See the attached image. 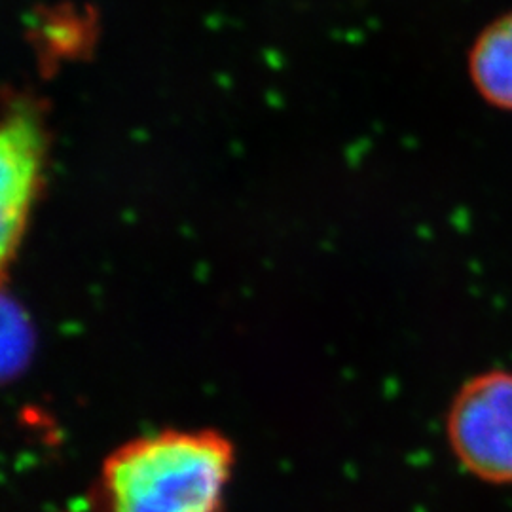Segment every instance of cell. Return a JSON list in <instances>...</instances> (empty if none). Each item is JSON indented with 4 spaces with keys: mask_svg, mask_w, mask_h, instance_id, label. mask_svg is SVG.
Here are the masks:
<instances>
[{
    "mask_svg": "<svg viewBox=\"0 0 512 512\" xmlns=\"http://www.w3.org/2000/svg\"><path fill=\"white\" fill-rule=\"evenodd\" d=\"M44 135L37 116L18 107L6 116L0 135V224L2 260L8 262L18 249L25 222L37 196Z\"/></svg>",
    "mask_w": 512,
    "mask_h": 512,
    "instance_id": "3",
    "label": "cell"
},
{
    "mask_svg": "<svg viewBox=\"0 0 512 512\" xmlns=\"http://www.w3.org/2000/svg\"><path fill=\"white\" fill-rule=\"evenodd\" d=\"M469 76L488 105L512 112V10L478 33L469 52Z\"/></svg>",
    "mask_w": 512,
    "mask_h": 512,
    "instance_id": "4",
    "label": "cell"
},
{
    "mask_svg": "<svg viewBox=\"0 0 512 512\" xmlns=\"http://www.w3.org/2000/svg\"><path fill=\"white\" fill-rule=\"evenodd\" d=\"M236 465L213 429H165L129 440L105 459L93 486L97 512H224Z\"/></svg>",
    "mask_w": 512,
    "mask_h": 512,
    "instance_id": "1",
    "label": "cell"
},
{
    "mask_svg": "<svg viewBox=\"0 0 512 512\" xmlns=\"http://www.w3.org/2000/svg\"><path fill=\"white\" fill-rule=\"evenodd\" d=\"M446 435L469 475L512 484V372L488 370L461 385L448 410Z\"/></svg>",
    "mask_w": 512,
    "mask_h": 512,
    "instance_id": "2",
    "label": "cell"
}]
</instances>
